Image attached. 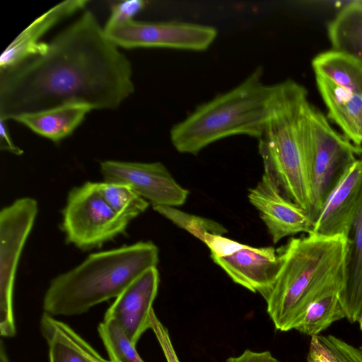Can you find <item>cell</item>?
Listing matches in <instances>:
<instances>
[{
    "instance_id": "1",
    "label": "cell",
    "mask_w": 362,
    "mask_h": 362,
    "mask_svg": "<svg viewBox=\"0 0 362 362\" xmlns=\"http://www.w3.org/2000/svg\"><path fill=\"white\" fill-rule=\"evenodd\" d=\"M134 92L130 61L87 10L45 52L1 69L0 119L69 103L115 110Z\"/></svg>"
},
{
    "instance_id": "2",
    "label": "cell",
    "mask_w": 362,
    "mask_h": 362,
    "mask_svg": "<svg viewBox=\"0 0 362 362\" xmlns=\"http://www.w3.org/2000/svg\"><path fill=\"white\" fill-rule=\"evenodd\" d=\"M311 104L300 84L274 85L268 114L258 136L264 174L286 199L311 212Z\"/></svg>"
},
{
    "instance_id": "3",
    "label": "cell",
    "mask_w": 362,
    "mask_h": 362,
    "mask_svg": "<svg viewBox=\"0 0 362 362\" xmlns=\"http://www.w3.org/2000/svg\"><path fill=\"white\" fill-rule=\"evenodd\" d=\"M347 248L346 236L325 237L313 233L293 238L280 248L282 266L264 297L267 313L276 329H294L320 295L341 288Z\"/></svg>"
},
{
    "instance_id": "4",
    "label": "cell",
    "mask_w": 362,
    "mask_h": 362,
    "mask_svg": "<svg viewBox=\"0 0 362 362\" xmlns=\"http://www.w3.org/2000/svg\"><path fill=\"white\" fill-rule=\"evenodd\" d=\"M158 262V249L150 241L93 253L51 281L42 300L44 313L53 317L85 313L117 298Z\"/></svg>"
},
{
    "instance_id": "5",
    "label": "cell",
    "mask_w": 362,
    "mask_h": 362,
    "mask_svg": "<svg viewBox=\"0 0 362 362\" xmlns=\"http://www.w3.org/2000/svg\"><path fill=\"white\" fill-rule=\"evenodd\" d=\"M257 68L243 82L198 106L170 132L175 149L196 155L209 144L234 135L259 136L266 120L274 85L262 81Z\"/></svg>"
},
{
    "instance_id": "6",
    "label": "cell",
    "mask_w": 362,
    "mask_h": 362,
    "mask_svg": "<svg viewBox=\"0 0 362 362\" xmlns=\"http://www.w3.org/2000/svg\"><path fill=\"white\" fill-rule=\"evenodd\" d=\"M310 119L313 138L310 218L315 223L329 194L362 156V147L337 133L312 105Z\"/></svg>"
},
{
    "instance_id": "7",
    "label": "cell",
    "mask_w": 362,
    "mask_h": 362,
    "mask_svg": "<svg viewBox=\"0 0 362 362\" xmlns=\"http://www.w3.org/2000/svg\"><path fill=\"white\" fill-rule=\"evenodd\" d=\"M62 229L68 243L87 250L124 233L129 221L117 215L101 195L98 182L74 187L63 210Z\"/></svg>"
},
{
    "instance_id": "8",
    "label": "cell",
    "mask_w": 362,
    "mask_h": 362,
    "mask_svg": "<svg viewBox=\"0 0 362 362\" xmlns=\"http://www.w3.org/2000/svg\"><path fill=\"white\" fill-rule=\"evenodd\" d=\"M38 211L31 197L16 199L0 211V334H16L13 288L19 259Z\"/></svg>"
},
{
    "instance_id": "9",
    "label": "cell",
    "mask_w": 362,
    "mask_h": 362,
    "mask_svg": "<svg viewBox=\"0 0 362 362\" xmlns=\"http://www.w3.org/2000/svg\"><path fill=\"white\" fill-rule=\"evenodd\" d=\"M106 36L117 47L169 48L203 51L209 48L217 36V30L209 25L180 22H141L134 19L106 24Z\"/></svg>"
},
{
    "instance_id": "10",
    "label": "cell",
    "mask_w": 362,
    "mask_h": 362,
    "mask_svg": "<svg viewBox=\"0 0 362 362\" xmlns=\"http://www.w3.org/2000/svg\"><path fill=\"white\" fill-rule=\"evenodd\" d=\"M104 182L129 186L155 206L176 207L187 200L189 191L181 187L160 162L104 160L100 163Z\"/></svg>"
},
{
    "instance_id": "11",
    "label": "cell",
    "mask_w": 362,
    "mask_h": 362,
    "mask_svg": "<svg viewBox=\"0 0 362 362\" xmlns=\"http://www.w3.org/2000/svg\"><path fill=\"white\" fill-rule=\"evenodd\" d=\"M158 284L157 268L148 269L115 298L105 313L103 320L115 321L135 346L142 334L152 329V305Z\"/></svg>"
},
{
    "instance_id": "12",
    "label": "cell",
    "mask_w": 362,
    "mask_h": 362,
    "mask_svg": "<svg viewBox=\"0 0 362 362\" xmlns=\"http://www.w3.org/2000/svg\"><path fill=\"white\" fill-rule=\"evenodd\" d=\"M211 257L235 283L264 298L273 287L283 263L280 249L243 244L229 255Z\"/></svg>"
},
{
    "instance_id": "13",
    "label": "cell",
    "mask_w": 362,
    "mask_h": 362,
    "mask_svg": "<svg viewBox=\"0 0 362 362\" xmlns=\"http://www.w3.org/2000/svg\"><path fill=\"white\" fill-rule=\"evenodd\" d=\"M247 198L259 211L274 243L289 235L312 232L314 222L308 213L284 197L264 174L249 189Z\"/></svg>"
},
{
    "instance_id": "14",
    "label": "cell",
    "mask_w": 362,
    "mask_h": 362,
    "mask_svg": "<svg viewBox=\"0 0 362 362\" xmlns=\"http://www.w3.org/2000/svg\"><path fill=\"white\" fill-rule=\"evenodd\" d=\"M362 202V156L346 173L326 200L311 233L348 238Z\"/></svg>"
},
{
    "instance_id": "15",
    "label": "cell",
    "mask_w": 362,
    "mask_h": 362,
    "mask_svg": "<svg viewBox=\"0 0 362 362\" xmlns=\"http://www.w3.org/2000/svg\"><path fill=\"white\" fill-rule=\"evenodd\" d=\"M88 0H66L55 5L36 18L22 31L4 51L0 57V70L13 66L25 59L45 52L47 42L42 36L61 21L83 9Z\"/></svg>"
},
{
    "instance_id": "16",
    "label": "cell",
    "mask_w": 362,
    "mask_h": 362,
    "mask_svg": "<svg viewBox=\"0 0 362 362\" xmlns=\"http://www.w3.org/2000/svg\"><path fill=\"white\" fill-rule=\"evenodd\" d=\"M319 92L327 106L329 117L356 146L362 145V95L351 93L330 80L315 75Z\"/></svg>"
},
{
    "instance_id": "17",
    "label": "cell",
    "mask_w": 362,
    "mask_h": 362,
    "mask_svg": "<svg viewBox=\"0 0 362 362\" xmlns=\"http://www.w3.org/2000/svg\"><path fill=\"white\" fill-rule=\"evenodd\" d=\"M347 238L344 276L339 298L346 318L354 323L362 314V202Z\"/></svg>"
},
{
    "instance_id": "18",
    "label": "cell",
    "mask_w": 362,
    "mask_h": 362,
    "mask_svg": "<svg viewBox=\"0 0 362 362\" xmlns=\"http://www.w3.org/2000/svg\"><path fill=\"white\" fill-rule=\"evenodd\" d=\"M93 109L88 105L69 103L47 110L16 116L15 120L54 142L72 134Z\"/></svg>"
},
{
    "instance_id": "19",
    "label": "cell",
    "mask_w": 362,
    "mask_h": 362,
    "mask_svg": "<svg viewBox=\"0 0 362 362\" xmlns=\"http://www.w3.org/2000/svg\"><path fill=\"white\" fill-rule=\"evenodd\" d=\"M315 75L362 95V61L334 49L321 52L312 61Z\"/></svg>"
},
{
    "instance_id": "20",
    "label": "cell",
    "mask_w": 362,
    "mask_h": 362,
    "mask_svg": "<svg viewBox=\"0 0 362 362\" xmlns=\"http://www.w3.org/2000/svg\"><path fill=\"white\" fill-rule=\"evenodd\" d=\"M332 49L362 61V3L344 6L327 25Z\"/></svg>"
},
{
    "instance_id": "21",
    "label": "cell",
    "mask_w": 362,
    "mask_h": 362,
    "mask_svg": "<svg viewBox=\"0 0 362 362\" xmlns=\"http://www.w3.org/2000/svg\"><path fill=\"white\" fill-rule=\"evenodd\" d=\"M340 289L333 288L320 295L308 307L294 329L310 337L317 336L333 322L346 317L339 298Z\"/></svg>"
},
{
    "instance_id": "22",
    "label": "cell",
    "mask_w": 362,
    "mask_h": 362,
    "mask_svg": "<svg viewBox=\"0 0 362 362\" xmlns=\"http://www.w3.org/2000/svg\"><path fill=\"white\" fill-rule=\"evenodd\" d=\"M40 329L47 345L49 362H88L63 333L55 317L43 313Z\"/></svg>"
},
{
    "instance_id": "23",
    "label": "cell",
    "mask_w": 362,
    "mask_h": 362,
    "mask_svg": "<svg viewBox=\"0 0 362 362\" xmlns=\"http://www.w3.org/2000/svg\"><path fill=\"white\" fill-rule=\"evenodd\" d=\"M98 189L109 206L119 216L132 221L144 212L149 203L129 186L115 182H98Z\"/></svg>"
},
{
    "instance_id": "24",
    "label": "cell",
    "mask_w": 362,
    "mask_h": 362,
    "mask_svg": "<svg viewBox=\"0 0 362 362\" xmlns=\"http://www.w3.org/2000/svg\"><path fill=\"white\" fill-rule=\"evenodd\" d=\"M98 332L110 362H144L122 329L113 320H103Z\"/></svg>"
},
{
    "instance_id": "25",
    "label": "cell",
    "mask_w": 362,
    "mask_h": 362,
    "mask_svg": "<svg viewBox=\"0 0 362 362\" xmlns=\"http://www.w3.org/2000/svg\"><path fill=\"white\" fill-rule=\"evenodd\" d=\"M153 209L177 227L185 230L204 244L211 235H223L228 233L224 226L211 219L190 214L175 207L155 206Z\"/></svg>"
},
{
    "instance_id": "26",
    "label": "cell",
    "mask_w": 362,
    "mask_h": 362,
    "mask_svg": "<svg viewBox=\"0 0 362 362\" xmlns=\"http://www.w3.org/2000/svg\"><path fill=\"white\" fill-rule=\"evenodd\" d=\"M341 362H362V347H356L333 335H318Z\"/></svg>"
},
{
    "instance_id": "27",
    "label": "cell",
    "mask_w": 362,
    "mask_h": 362,
    "mask_svg": "<svg viewBox=\"0 0 362 362\" xmlns=\"http://www.w3.org/2000/svg\"><path fill=\"white\" fill-rule=\"evenodd\" d=\"M145 4L146 2L142 0H127L112 4L110 16L106 24L133 19V17L144 8Z\"/></svg>"
},
{
    "instance_id": "28",
    "label": "cell",
    "mask_w": 362,
    "mask_h": 362,
    "mask_svg": "<svg viewBox=\"0 0 362 362\" xmlns=\"http://www.w3.org/2000/svg\"><path fill=\"white\" fill-rule=\"evenodd\" d=\"M152 329L160 344L168 362H180L170 341L168 329L156 317L153 310L151 313Z\"/></svg>"
},
{
    "instance_id": "29",
    "label": "cell",
    "mask_w": 362,
    "mask_h": 362,
    "mask_svg": "<svg viewBox=\"0 0 362 362\" xmlns=\"http://www.w3.org/2000/svg\"><path fill=\"white\" fill-rule=\"evenodd\" d=\"M205 245L209 248L211 256L216 257L229 255L243 245L242 243L220 235H211Z\"/></svg>"
},
{
    "instance_id": "30",
    "label": "cell",
    "mask_w": 362,
    "mask_h": 362,
    "mask_svg": "<svg viewBox=\"0 0 362 362\" xmlns=\"http://www.w3.org/2000/svg\"><path fill=\"white\" fill-rule=\"evenodd\" d=\"M308 362H341L333 351L329 349L317 336L311 337Z\"/></svg>"
},
{
    "instance_id": "31",
    "label": "cell",
    "mask_w": 362,
    "mask_h": 362,
    "mask_svg": "<svg viewBox=\"0 0 362 362\" xmlns=\"http://www.w3.org/2000/svg\"><path fill=\"white\" fill-rule=\"evenodd\" d=\"M225 362H279L269 351L256 352L246 349L241 355L230 357Z\"/></svg>"
},
{
    "instance_id": "32",
    "label": "cell",
    "mask_w": 362,
    "mask_h": 362,
    "mask_svg": "<svg viewBox=\"0 0 362 362\" xmlns=\"http://www.w3.org/2000/svg\"><path fill=\"white\" fill-rule=\"evenodd\" d=\"M0 148L2 151H8L11 153L19 156L23 153V151L16 146L11 140L6 121L0 119Z\"/></svg>"
},
{
    "instance_id": "33",
    "label": "cell",
    "mask_w": 362,
    "mask_h": 362,
    "mask_svg": "<svg viewBox=\"0 0 362 362\" xmlns=\"http://www.w3.org/2000/svg\"><path fill=\"white\" fill-rule=\"evenodd\" d=\"M88 362H110L104 358L95 349H90L85 354Z\"/></svg>"
},
{
    "instance_id": "34",
    "label": "cell",
    "mask_w": 362,
    "mask_h": 362,
    "mask_svg": "<svg viewBox=\"0 0 362 362\" xmlns=\"http://www.w3.org/2000/svg\"><path fill=\"white\" fill-rule=\"evenodd\" d=\"M0 362H10L3 340L0 342Z\"/></svg>"
},
{
    "instance_id": "35",
    "label": "cell",
    "mask_w": 362,
    "mask_h": 362,
    "mask_svg": "<svg viewBox=\"0 0 362 362\" xmlns=\"http://www.w3.org/2000/svg\"><path fill=\"white\" fill-rule=\"evenodd\" d=\"M358 322H359L360 329H361V332H362V314H361V317H360V319H359V320H358Z\"/></svg>"
}]
</instances>
